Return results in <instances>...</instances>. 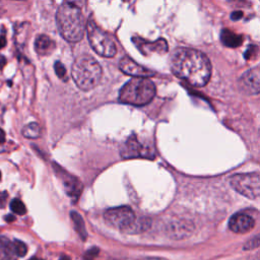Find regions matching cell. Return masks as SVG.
<instances>
[{
    "mask_svg": "<svg viewBox=\"0 0 260 260\" xmlns=\"http://www.w3.org/2000/svg\"><path fill=\"white\" fill-rule=\"evenodd\" d=\"M17 1H20V0H17ZM21 1H22V0H21Z\"/></svg>",
    "mask_w": 260,
    "mask_h": 260,
    "instance_id": "d6a6232c",
    "label": "cell"
},
{
    "mask_svg": "<svg viewBox=\"0 0 260 260\" xmlns=\"http://www.w3.org/2000/svg\"><path fill=\"white\" fill-rule=\"evenodd\" d=\"M87 35L90 46L97 54L103 57H113L116 55L117 47L115 42L92 20L88 21Z\"/></svg>",
    "mask_w": 260,
    "mask_h": 260,
    "instance_id": "8992f818",
    "label": "cell"
},
{
    "mask_svg": "<svg viewBox=\"0 0 260 260\" xmlns=\"http://www.w3.org/2000/svg\"><path fill=\"white\" fill-rule=\"evenodd\" d=\"M221 39H222V42L224 43V45H225V46L230 47V48L239 47L240 45L242 44V41H243V39L240 35H237V34L233 33L230 30H224L222 32Z\"/></svg>",
    "mask_w": 260,
    "mask_h": 260,
    "instance_id": "2e32d148",
    "label": "cell"
},
{
    "mask_svg": "<svg viewBox=\"0 0 260 260\" xmlns=\"http://www.w3.org/2000/svg\"><path fill=\"white\" fill-rule=\"evenodd\" d=\"M40 133H41V128L39 126V124L36 122L29 123L28 125L22 128V135L30 139H38L40 137Z\"/></svg>",
    "mask_w": 260,
    "mask_h": 260,
    "instance_id": "e0dca14e",
    "label": "cell"
},
{
    "mask_svg": "<svg viewBox=\"0 0 260 260\" xmlns=\"http://www.w3.org/2000/svg\"><path fill=\"white\" fill-rule=\"evenodd\" d=\"M6 58L4 57V56L2 55H0V70L3 69H4V66L6 65Z\"/></svg>",
    "mask_w": 260,
    "mask_h": 260,
    "instance_id": "cb8c5ba5",
    "label": "cell"
},
{
    "mask_svg": "<svg viewBox=\"0 0 260 260\" xmlns=\"http://www.w3.org/2000/svg\"><path fill=\"white\" fill-rule=\"evenodd\" d=\"M243 14L241 13V11H236V13H233L232 14V18L235 20V19H240L242 17Z\"/></svg>",
    "mask_w": 260,
    "mask_h": 260,
    "instance_id": "d4e9b609",
    "label": "cell"
},
{
    "mask_svg": "<svg viewBox=\"0 0 260 260\" xmlns=\"http://www.w3.org/2000/svg\"><path fill=\"white\" fill-rule=\"evenodd\" d=\"M71 75L75 85L81 89L90 90L100 84L102 69L92 56L82 55L73 62Z\"/></svg>",
    "mask_w": 260,
    "mask_h": 260,
    "instance_id": "3957f363",
    "label": "cell"
},
{
    "mask_svg": "<svg viewBox=\"0 0 260 260\" xmlns=\"http://www.w3.org/2000/svg\"><path fill=\"white\" fill-rule=\"evenodd\" d=\"M56 48L55 42L46 35H40L35 41V50L41 56H48Z\"/></svg>",
    "mask_w": 260,
    "mask_h": 260,
    "instance_id": "5bb4252c",
    "label": "cell"
},
{
    "mask_svg": "<svg viewBox=\"0 0 260 260\" xmlns=\"http://www.w3.org/2000/svg\"><path fill=\"white\" fill-rule=\"evenodd\" d=\"M10 209L13 212L19 214V216H22V214H25L27 212V208L26 206L24 205V202L18 198H15L10 202Z\"/></svg>",
    "mask_w": 260,
    "mask_h": 260,
    "instance_id": "d6986e66",
    "label": "cell"
},
{
    "mask_svg": "<svg viewBox=\"0 0 260 260\" xmlns=\"http://www.w3.org/2000/svg\"><path fill=\"white\" fill-rule=\"evenodd\" d=\"M230 184L235 191L249 199H257L260 195L258 173L234 175L230 178Z\"/></svg>",
    "mask_w": 260,
    "mask_h": 260,
    "instance_id": "52a82bcc",
    "label": "cell"
},
{
    "mask_svg": "<svg viewBox=\"0 0 260 260\" xmlns=\"http://www.w3.org/2000/svg\"><path fill=\"white\" fill-rule=\"evenodd\" d=\"M156 95V87L148 77H133L120 89L119 100L124 104L144 106Z\"/></svg>",
    "mask_w": 260,
    "mask_h": 260,
    "instance_id": "277c9868",
    "label": "cell"
},
{
    "mask_svg": "<svg viewBox=\"0 0 260 260\" xmlns=\"http://www.w3.org/2000/svg\"><path fill=\"white\" fill-rule=\"evenodd\" d=\"M239 87L248 95H257L260 92L259 67H254L246 71L239 80Z\"/></svg>",
    "mask_w": 260,
    "mask_h": 260,
    "instance_id": "ba28073f",
    "label": "cell"
},
{
    "mask_svg": "<svg viewBox=\"0 0 260 260\" xmlns=\"http://www.w3.org/2000/svg\"><path fill=\"white\" fill-rule=\"evenodd\" d=\"M71 219H72L73 223L75 224V228H76L78 234H80L81 237H83V238L85 239L87 237V233H86V228H85V224H84L83 219L80 217V214L75 211L71 212Z\"/></svg>",
    "mask_w": 260,
    "mask_h": 260,
    "instance_id": "ac0fdd59",
    "label": "cell"
},
{
    "mask_svg": "<svg viewBox=\"0 0 260 260\" xmlns=\"http://www.w3.org/2000/svg\"><path fill=\"white\" fill-rule=\"evenodd\" d=\"M3 14H4V7H3L1 0H0V17H1Z\"/></svg>",
    "mask_w": 260,
    "mask_h": 260,
    "instance_id": "f1b7e54d",
    "label": "cell"
},
{
    "mask_svg": "<svg viewBox=\"0 0 260 260\" xmlns=\"http://www.w3.org/2000/svg\"><path fill=\"white\" fill-rule=\"evenodd\" d=\"M59 260H70L69 257H67V256H63V257H61Z\"/></svg>",
    "mask_w": 260,
    "mask_h": 260,
    "instance_id": "f546056e",
    "label": "cell"
},
{
    "mask_svg": "<svg viewBox=\"0 0 260 260\" xmlns=\"http://www.w3.org/2000/svg\"><path fill=\"white\" fill-rule=\"evenodd\" d=\"M17 258L15 241L0 236V260H17Z\"/></svg>",
    "mask_w": 260,
    "mask_h": 260,
    "instance_id": "4fadbf2b",
    "label": "cell"
},
{
    "mask_svg": "<svg viewBox=\"0 0 260 260\" xmlns=\"http://www.w3.org/2000/svg\"><path fill=\"white\" fill-rule=\"evenodd\" d=\"M6 46V39L4 36H0V49H2Z\"/></svg>",
    "mask_w": 260,
    "mask_h": 260,
    "instance_id": "484cf974",
    "label": "cell"
},
{
    "mask_svg": "<svg viewBox=\"0 0 260 260\" xmlns=\"http://www.w3.org/2000/svg\"><path fill=\"white\" fill-rule=\"evenodd\" d=\"M121 155L124 157H154V152L139 142L135 135L128 139Z\"/></svg>",
    "mask_w": 260,
    "mask_h": 260,
    "instance_id": "9c48e42d",
    "label": "cell"
},
{
    "mask_svg": "<svg viewBox=\"0 0 260 260\" xmlns=\"http://www.w3.org/2000/svg\"><path fill=\"white\" fill-rule=\"evenodd\" d=\"M254 219L245 212H237L230 219V229L238 234H244L251 231L254 228Z\"/></svg>",
    "mask_w": 260,
    "mask_h": 260,
    "instance_id": "8fae6325",
    "label": "cell"
},
{
    "mask_svg": "<svg viewBox=\"0 0 260 260\" xmlns=\"http://www.w3.org/2000/svg\"><path fill=\"white\" fill-rule=\"evenodd\" d=\"M258 246H259V240L258 237L256 236L254 239H252V241H249L245 245V249H254V248H257Z\"/></svg>",
    "mask_w": 260,
    "mask_h": 260,
    "instance_id": "7402d4cb",
    "label": "cell"
},
{
    "mask_svg": "<svg viewBox=\"0 0 260 260\" xmlns=\"http://www.w3.org/2000/svg\"><path fill=\"white\" fill-rule=\"evenodd\" d=\"M29 260H43V259H40V258H37V257H32V258L29 259Z\"/></svg>",
    "mask_w": 260,
    "mask_h": 260,
    "instance_id": "4dcf8cb0",
    "label": "cell"
},
{
    "mask_svg": "<svg viewBox=\"0 0 260 260\" xmlns=\"http://www.w3.org/2000/svg\"><path fill=\"white\" fill-rule=\"evenodd\" d=\"M133 42L143 54H149L151 52L165 53L168 50V46L165 40H157L156 42H145L144 40H141L139 38V39L134 38Z\"/></svg>",
    "mask_w": 260,
    "mask_h": 260,
    "instance_id": "7c38bea8",
    "label": "cell"
},
{
    "mask_svg": "<svg viewBox=\"0 0 260 260\" xmlns=\"http://www.w3.org/2000/svg\"><path fill=\"white\" fill-rule=\"evenodd\" d=\"M173 73L189 85L205 87L210 78L211 65L206 54L191 48H178L171 57Z\"/></svg>",
    "mask_w": 260,
    "mask_h": 260,
    "instance_id": "6da1fadb",
    "label": "cell"
},
{
    "mask_svg": "<svg viewBox=\"0 0 260 260\" xmlns=\"http://www.w3.org/2000/svg\"><path fill=\"white\" fill-rule=\"evenodd\" d=\"M105 220L111 227L124 233H139L142 228L146 227V223L139 221L133 210L128 207L108 209L105 212Z\"/></svg>",
    "mask_w": 260,
    "mask_h": 260,
    "instance_id": "5b68a950",
    "label": "cell"
},
{
    "mask_svg": "<svg viewBox=\"0 0 260 260\" xmlns=\"http://www.w3.org/2000/svg\"><path fill=\"white\" fill-rule=\"evenodd\" d=\"M66 3H69L71 5H74L78 8H82V6L84 5L85 0H65Z\"/></svg>",
    "mask_w": 260,
    "mask_h": 260,
    "instance_id": "603a6c76",
    "label": "cell"
},
{
    "mask_svg": "<svg viewBox=\"0 0 260 260\" xmlns=\"http://www.w3.org/2000/svg\"><path fill=\"white\" fill-rule=\"evenodd\" d=\"M4 141H5V133L1 128H0V144L4 143Z\"/></svg>",
    "mask_w": 260,
    "mask_h": 260,
    "instance_id": "4316f807",
    "label": "cell"
},
{
    "mask_svg": "<svg viewBox=\"0 0 260 260\" xmlns=\"http://www.w3.org/2000/svg\"><path fill=\"white\" fill-rule=\"evenodd\" d=\"M15 220H16V218L11 216V214H8V216L5 218V221H6L7 223H11V222H14Z\"/></svg>",
    "mask_w": 260,
    "mask_h": 260,
    "instance_id": "83f0119b",
    "label": "cell"
},
{
    "mask_svg": "<svg viewBox=\"0 0 260 260\" xmlns=\"http://www.w3.org/2000/svg\"><path fill=\"white\" fill-rule=\"evenodd\" d=\"M56 21L61 36L66 41L77 43L84 38L87 27L81 8L65 2L57 10Z\"/></svg>",
    "mask_w": 260,
    "mask_h": 260,
    "instance_id": "7a4b0ae2",
    "label": "cell"
},
{
    "mask_svg": "<svg viewBox=\"0 0 260 260\" xmlns=\"http://www.w3.org/2000/svg\"><path fill=\"white\" fill-rule=\"evenodd\" d=\"M15 245H16L17 256L18 257H24L28 252L27 245L24 242H21L19 240H15Z\"/></svg>",
    "mask_w": 260,
    "mask_h": 260,
    "instance_id": "ffe728a7",
    "label": "cell"
},
{
    "mask_svg": "<svg viewBox=\"0 0 260 260\" xmlns=\"http://www.w3.org/2000/svg\"><path fill=\"white\" fill-rule=\"evenodd\" d=\"M54 69H55L56 74H57L61 78V80H64V78L66 77V69H65V67L63 66V64L61 62H56Z\"/></svg>",
    "mask_w": 260,
    "mask_h": 260,
    "instance_id": "44dd1931",
    "label": "cell"
},
{
    "mask_svg": "<svg viewBox=\"0 0 260 260\" xmlns=\"http://www.w3.org/2000/svg\"><path fill=\"white\" fill-rule=\"evenodd\" d=\"M119 67L122 72L133 77H151L155 75V72L153 70L145 69V67L137 63L130 57L122 58Z\"/></svg>",
    "mask_w": 260,
    "mask_h": 260,
    "instance_id": "30bf717a",
    "label": "cell"
},
{
    "mask_svg": "<svg viewBox=\"0 0 260 260\" xmlns=\"http://www.w3.org/2000/svg\"><path fill=\"white\" fill-rule=\"evenodd\" d=\"M0 179H1V172H0Z\"/></svg>",
    "mask_w": 260,
    "mask_h": 260,
    "instance_id": "1f68e13d",
    "label": "cell"
},
{
    "mask_svg": "<svg viewBox=\"0 0 260 260\" xmlns=\"http://www.w3.org/2000/svg\"><path fill=\"white\" fill-rule=\"evenodd\" d=\"M61 178L63 180V184L65 186L67 193L74 198H77L78 196H80L82 186L80 182L77 181V179L64 172H63V175H61Z\"/></svg>",
    "mask_w": 260,
    "mask_h": 260,
    "instance_id": "9a60e30c",
    "label": "cell"
}]
</instances>
